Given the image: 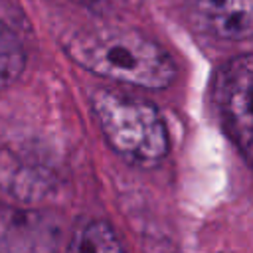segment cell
<instances>
[{"mask_svg": "<svg viewBox=\"0 0 253 253\" xmlns=\"http://www.w3.org/2000/svg\"><path fill=\"white\" fill-rule=\"evenodd\" d=\"M67 253H125L115 229L101 219L83 225L71 239Z\"/></svg>", "mask_w": 253, "mask_h": 253, "instance_id": "cell-5", "label": "cell"}, {"mask_svg": "<svg viewBox=\"0 0 253 253\" xmlns=\"http://www.w3.org/2000/svg\"><path fill=\"white\" fill-rule=\"evenodd\" d=\"M202 28L225 42H245L253 32L251 0H196Z\"/></svg>", "mask_w": 253, "mask_h": 253, "instance_id": "cell-4", "label": "cell"}, {"mask_svg": "<svg viewBox=\"0 0 253 253\" xmlns=\"http://www.w3.org/2000/svg\"><path fill=\"white\" fill-rule=\"evenodd\" d=\"M251 79L253 57L251 53H241L217 69L211 85V99L221 128L245 160L251 158Z\"/></svg>", "mask_w": 253, "mask_h": 253, "instance_id": "cell-3", "label": "cell"}, {"mask_svg": "<svg viewBox=\"0 0 253 253\" xmlns=\"http://www.w3.org/2000/svg\"><path fill=\"white\" fill-rule=\"evenodd\" d=\"M91 109L107 144L126 162L150 168L166 158L168 128L148 99L101 87L91 95Z\"/></svg>", "mask_w": 253, "mask_h": 253, "instance_id": "cell-2", "label": "cell"}, {"mask_svg": "<svg viewBox=\"0 0 253 253\" xmlns=\"http://www.w3.org/2000/svg\"><path fill=\"white\" fill-rule=\"evenodd\" d=\"M63 51L99 77L140 89H164L176 77L172 55L156 40L128 26L79 30L63 40Z\"/></svg>", "mask_w": 253, "mask_h": 253, "instance_id": "cell-1", "label": "cell"}, {"mask_svg": "<svg viewBox=\"0 0 253 253\" xmlns=\"http://www.w3.org/2000/svg\"><path fill=\"white\" fill-rule=\"evenodd\" d=\"M79 2H95V0H79Z\"/></svg>", "mask_w": 253, "mask_h": 253, "instance_id": "cell-7", "label": "cell"}, {"mask_svg": "<svg viewBox=\"0 0 253 253\" xmlns=\"http://www.w3.org/2000/svg\"><path fill=\"white\" fill-rule=\"evenodd\" d=\"M26 51L16 32L0 20V91L10 87L24 71Z\"/></svg>", "mask_w": 253, "mask_h": 253, "instance_id": "cell-6", "label": "cell"}]
</instances>
